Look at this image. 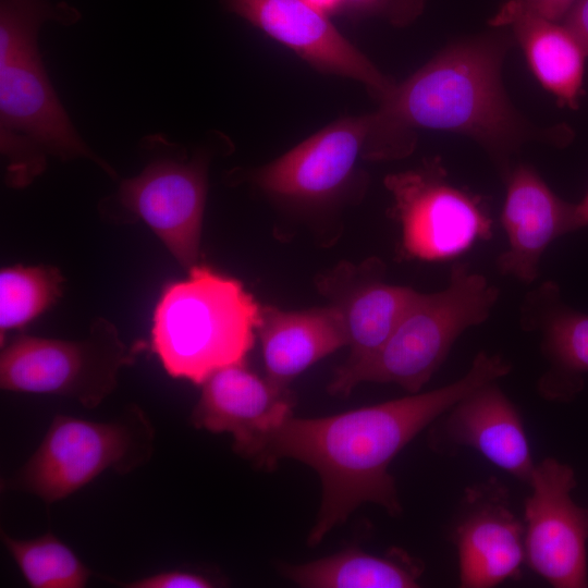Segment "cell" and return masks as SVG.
<instances>
[{
    "label": "cell",
    "instance_id": "cell-1",
    "mask_svg": "<svg viewBox=\"0 0 588 588\" xmlns=\"http://www.w3.org/2000/svg\"><path fill=\"white\" fill-rule=\"evenodd\" d=\"M503 357L478 353L458 380L428 392L387 401L341 414L290 416L260 444L252 458L272 467L293 458L319 475L322 493L315 525L307 538L316 546L364 503L399 515L402 505L389 466L422 429L475 389L511 371Z\"/></svg>",
    "mask_w": 588,
    "mask_h": 588
},
{
    "label": "cell",
    "instance_id": "cell-2",
    "mask_svg": "<svg viewBox=\"0 0 588 588\" xmlns=\"http://www.w3.org/2000/svg\"><path fill=\"white\" fill-rule=\"evenodd\" d=\"M505 48L495 37L453 44L396 85L370 114L363 157L403 158L415 146L414 130L430 128L470 136L505 167L528 135L501 84Z\"/></svg>",
    "mask_w": 588,
    "mask_h": 588
},
{
    "label": "cell",
    "instance_id": "cell-3",
    "mask_svg": "<svg viewBox=\"0 0 588 588\" xmlns=\"http://www.w3.org/2000/svg\"><path fill=\"white\" fill-rule=\"evenodd\" d=\"M54 14L46 0H1V151L8 162L7 182L13 187L29 184L50 155L87 158L113 174L76 132L41 63L37 34Z\"/></svg>",
    "mask_w": 588,
    "mask_h": 588
},
{
    "label": "cell",
    "instance_id": "cell-4",
    "mask_svg": "<svg viewBox=\"0 0 588 588\" xmlns=\"http://www.w3.org/2000/svg\"><path fill=\"white\" fill-rule=\"evenodd\" d=\"M162 293L151 347L173 378L203 384L216 371L243 364L261 321V306L235 279L196 265Z\"/></svg>",
    "mask_w": 588,
    "mask_h": 588
},
{
    "label": "cell",
    "instance_id": "cell-5",
    "mask_svg": "<svg viewBox=\"0 0 588 588\" xmlns=\"http://www.w3.org/2000/svg\"><path fill=\"white\" fill-rule=\"evenodd\" d=\"M499 296L485 275L455 264L444 289L417 293L376 353L336 370L329 393L346 396L363 382L394 383L409 393L420 392L458 336L489 318Z\"/></svg>",
    "mask_w": 588,
    "mask_h": 588
},
{
    "label": "cell",
    "instance_id": "cell-6",
    "mask_svg": "<svg viewBox=\"0 0 588 588\" xmlns=\"http://www.w3.org/2000/svg\"><path fill=\"white\" fill-rule=\"evenodd\" d=\"M152 440V428L137 409L107 422L58 415L12 485L51 504L106 470L127 473L142 465Z\"/></svg>",
    "mask_w": 588,
    "mask_h": 588
},
{
    "label": "cell",
    "instance_id": "cell-7",
    "mask_svg": "<svg viewBox=\"0 0 588 588\" xmlns=\"http://www.w3.org/2000/svg\"><path fill=\"white\" fill-rule=\"evenodd\" d=\"M133 355L105 320L79 341L21 335L1 352L0 384L7 391L72 397L94 408L113 391Z\"/></svg>",
    "mask_w": 588,
    "mask_h": 588
},
{
    "label": "cell",
    "instance_id": "cell-8",
    "mask_svg": "<svg viewBox=\"0 0 588 588\" xmlns=\"http://www.w3.org/2000/svg\"><path fill=\"white\" fill-rule=\"evenodd\" d=\"M402 231V247L413 258L444 261L492 237V219L482 200L452 185L439 159L385 176Z\"/></svg>",
    "mask_w": 588,
    "mask_h": 588
},
{
    "label": "cell",
    "instance_id": "cell-9",
    "mask_svg": "<svg viewBox=\"0 0 588 588\" xmlns=\"http://www.w3.org/2000/svg\"><path fill=\"white\" fill-rule=\"evenodd\" d=\"M525 502V561L555 588L588 587L587 509L577 505L571 492L575 470L547 457L535 464Z\"/></svg>",
    "mask_w": 588,
    "mask_h": 588
},
{
    "label": "cell",
    "instance_id": "cell-10",
    "mask_svg": "<svg viewBox=\"0 0 588 588\" xmlns=\"http://www.w3.org/2000/svg\"><path fill=\"white\" fill-rule=\"evenodd\" d=\"M207 192L206 163L194 158L150 162L138 175L124 180L120 205L156 233L180 265H197Z\"/></svg>",
    "mask_w": 588,
    "mask_h": 588
},
{
    "label": "cell",
    "instance_id": "cell-11",
    "mask_svg": "<svg viewBox=\"0 0 588 588\" xmlns=\"http://www.w3.org/2000/svg\"><path fill=\"white\" fill-rule=\"evenodd\" d=\"M226 7L317 69L350 77L384 100L396 84L307 0H224Z\"/></svg>",
    "mask_w": 588,
    "mask_h": 588
},
{
    "label": "cell",
    "instance_id": "cell-12",
    "mask_svg": "<svg viewBox=\"0 0 588 588\" xmlns=\"http://www.w3.org/2000/svg\"><path fill=\"white\" fill-rule=\"evenodd\" d=\"M191 421L213 433H230L234 451L253 458L262 441L290 416L294 400L285 387L243 364L222 368L203 384Z\"/></svg>",
    "mask_w": 588,
    "mask_h": 588
},
{
    "label": "cell",
    "instance_id": "cell-13",
    "mask_svg": "<svg viewBox=\"0 0 588 588\" xmlns=\"http://www.w3.org/2000/svg\"><path fill=\"white\" fill-rule=\"evenodd\" d=\"M454 529L460 583L490 588L519 576L525 561V528L497 482L467 489Z\"/></svg>",
    "mask_w": 588,
    "mask_h": 588
},
{
    "label": "cell",
    "instance_id": "cell-14",
    "mask_svg": "<svg viewBox=\"0 0 588 588\" xmlns=\"http://www.w3.org/2000/svg\"><path fill=\"white\" fill-rule=\"evenodd\" d=\"M370 114L338 120L277 160L255 179L266 192L295 200L315 201L333 195L363 158Z\"/></svg>",
    "mask_w": 588,
    "mask_h": 588
},
{
    "label": "cell",
    "instance_id": "cell-15",
    "mask_svg": "<svg viewBox=\"0 0 588 588\" xmlns=\"http://www.w3.org/2000/svg\"><path fill=\"white\" fill-rule=\"evenodd\" d=\"M506 175L501 223L509 246L499 255L497 268L503 275L532 283L549 245L573 233L574 204L559 197L529 166L519 164Z\"/></svg>",
    "mask_w": 588,
    "mask_h": 588
},
{
    "label": "cell",
    "instance_id": "cell-16",
    "mask_svg": "<svg viewBox=\"0 0 588 588\" xmlns=\"http://www.w3.org/2000/svg\"><path fill=\"white\" fill-rule=\"evenodd\" d=\"M495 383L475 389L444 413V440L450 445L475 449L499 468L529 483L536 463L522 417Z\"/></svg>",
    "mask_w": 588,
    "mask_h": 588
},
{
    "label": "cell",
    "instance_id": "cell-17",
    "mask_svg": "<svg viewBox=\"0 0 588 588\" xmlns=\"http://www.w3.org/2000/svg\"><path fill=\"white\" fill-rule=\"evenodd\" d=\"M520 320L525 329L540 332L550 364L540 380L541 392L550 399H573L588 373V314L566 305L559 285L546 281L526 296Z\"/></svg>",
    "mask_w": 588,
    "mask_h": 588
},
{
    "label": "cell",
    "instance_id": "cell-18",
    "mask_svg": "<svg viewBox=\"0 0 588 588\" xmlns=\"http://www.w3.org/2000/svg\"><path fill=\"white\" fill-rule=\"evenodd\" d=\"M257 332L266 378L285 388L307 368L348 344L342 313L333 304L307 310L261 307Z\"/></svg>",
    "mask_w": 588,
    "mask_h": 588
},
{
    "label": "cell",
    "instance_id": "cell-19",
    "mask_svg": "<svg viewBox=\"0 0 588 588\" xmlns=\"http://www.w3.org/2000/svg\"><path fill=\"white\" fill-rule=\"evenodd\" d=\"M489 24L511 28L540 84L560 106L577 109L588 56L564 24L539 16L518 0L505 2Z\"/></svg>",
    "mask_w": 588,
    "mask_h": 588
},
{
    "label": "cell",
    "instance_id": "cell-20",
    "mask_svg": "<svg viewBox=\"0 0 588 588\" xmlns=\"http://www.w3.org/2000/svg\"><path fill=\"white\" fill-rule=\"evenodd\" d=\"M383 267L371 261L356 287L335 297L347 333L350 356L345 365L356 364L376 353L391 335L413 303L417 291L383 281Z\"/></svg>",
    "mask_w": 588,
    "mask_h": 588
},
{
    "label": "cell",
    "instance_id": "cell-21",
    "mask_svg": "<svg viewBox=\"0 0 588 588\" xmlns=\"http://www.w3.org/2000/svg\"><path fill=\"white\" fill-rule=\"evenodd\" d=\"M283 574L306 588H412L420 572L405 559L382 558L347 549L301 565L283 567Z\"/></svg>",
    "mask_w": 588,
    "mask_h": 588
},
{
    "label": "cell",
    "instance_id": "cell-22",
    "mask_svg": "<svg viewBox=\"0 0 588 588\" xmlns=\"http://www.w3.org/2000/svg\"><path fill=\"white\" fill-rule=\"evenodd\" d=\"M2 542L33 588H83L90 571L54 535L20 540L2 534Z\"/></svg>",
    "mask_w": 588,
    "mask_h": 588
},
{
    "label": "cell",
    "instance_id": "cell-23",
    "mask_svg": "<svg viewBox=\"0 0 588 588\" xmlns=\"http://www.w3.org/2000/svg\"><path fill=\"white\" fill-rule=\"evenodd\" d=\"M63 277L47 266H14L0 272V331L17 329L44 313L62 293Z\"/></svg>",
    "mask_w": 588,
    "mask_h": 588
},
{
    "label": "cell",
    "instance_id": "cell-24",
    "mask_svg": "<svg viewBox=\"0 0 588 588\" xmlns=\"http://www.w3.org/2000/svg\"><path fill=\"white\" fill-rule=\"evenodd\" d=\"M326 14L351 19L380 16L396 26L413 22L424 10L426 0H307Z\"/></svg>",
    "mask_w": 588,
    "mask_h": 588
},
{
    "label": "cell",
    "instance_id": "cell-25",
    "mask_svg": "<svg viewBox=\"0 0 588 588\" xmlns=\"http://www.w3.org/2000/svg\"><path fill=\"white\" fill-rule=\"evenodd\" d=\"M127 588H209L213 583L207 577L184 571H168L136 579Z\"/></svg>",
    "mask_w": 588,
    "mask_h": 588
},
{
    "label": "cell",
    "instance_id": "cell-26",
    "mask_svg": "<svg viewBox=\"0 0 588 588\" xmlns=\"http://www.w3.org/2000/svg\"><path fill=\"white\" fill-rule=\"evenodd\" d=\"M588 56V0H576L563 21Z\"/></svg>",
    "mask_w": 588,
    "mask_h": 588
},
{
    "label": "cell",
    "instance_id": "cell-27",
    "mask_svg": "<svg viewBox=\"0 0 588 588\" xmlns=\"http://www.w3.org/2000/svg\"><path fill=\"white\" fill-rule=\"evenodd\" d=\"M539 16L551 22L564 21L576 0H518Z\"/></svg>",
    "mask_w": 588,
    "mask_h": 588
},
{
    "label": "cell",
    "instance_id": "cell-28",
    "mask_svg": "<svg viewBox=\"0 0 588 588\" xmlns=\"http://www.w3.org/2000/svg\"><path fill=\"white\" fill-rule=\"evenodd\" d=\"M585 226H588V192L584 198L574 204L572 229L576 232Z\"/></svg>",
    "mask_w": 588,
    "mask_h": 588
},
{
    "label": "cell",
    "instance_id": "cell-29",
    "mask_svg": "<svg viewBox=\"0 0 588 588\" xmlns=\"http://www.w3.org/2000/svg\"><path fill=\"white\" fill-rule=\"evenodd\" d=\"M587 513H588V509H587Z\"/></svg>",
    "mask_w": 588,
    "mask_h": 588
}]
</instances>
